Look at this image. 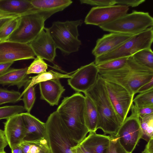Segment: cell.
<instances>
[{"label": "cell", "mask_w": 153, "mask_h": 153, "mask_svg": "<svg viewBox=\"0 0 153 153\" xmlns=\"http://www.w3.org/2000/svg\"><path fill=\"white\" fill-rule=\"evenodd\" d=\"M116 4L129 6L132 7H136L145 1V0H115Z\"/></svg>", "instance_id": "cell-37"}, {"label": "cell", "mask_w": 153, "mask_h": 153, "mask_svg": "<svg viewBox=\"0 0 153 153\" xmlns=\"http://www.w3.org/2000/svg\"><path fill=\"white\" fill-rule=\"evenodd\" d=\"M6 153L5 152H4V153Z\"/></svg>", "instance_id": "cell-47"}, {"label": "cell", "mask_w": 153, "mask_h": 153, "mask_svg": "<svg viewBox=\"0 0 153 153\" xmlns=\"http://www.w3.org/2000/svg\"><path fill=\"white\" fill-rule=\"evenodd\" d=\"M23 153H51L45 137L31 141H24L20 145Z\"/></svg>", "instance_id": "cell-24"}, {"label": "cell", "mask_w": 153, "mask_h": 153, "mask_svg": "<svg viewBox=\"0 0 153 153\" xmlns=\"http://www.w3.org/2000/svg\"><path fill=\"white\" fill-rule=\"evenodd\" d=\"M20 16L13 18L6 23L0 29V41L7 40L16 29L19 22Z\"/></svg>", "instance_id": "cell-31"}, {"label": "cell", "mask_w": 153, "mask_h": 153, "mask_svg": "<svg viewBox=\"0 0 153 153\" xmlns=\"http://www.w3.org/2000/svg\"><path fill=\"white\" fill-rule=\"evenodd\" d=\"M110 138V135L97 134L96 131L89 132L88 135L79 144L90 153H105Z\"/></svg>", "instance_id": "cell-20"}, {"label": "cell", "mask_w": 153, "mask_h": 153, "mask_svg": "<svg viewBox=\"0 0 153 153\" xmlns=\"http://www.w3.org/2000/svg\"><path fill=\"white\" fill-rule=\"evenodd\" d=\"M140 119L141 139L147 142L153 137V114Z\"/></svg>", "instance_id": "cell-27"}, {"label": "cell", "mask_w": 153, "mask_h": 153, "mask_svg": "<svg viewBox=\"0 0 153 153\" xmlns=\"http://www.w3.org/2000/svg\"><path fill=\"white\" fill-rule=\"evenodd\" d=\"M133 102L138 108L153 106V88L139 93L133 99Z\"/></svg>", "instance_id": "cell-28"}, {"label": "cell", "mask_w": 153, "mask_h": 153, "mask_svg": "<svg viewBox=\"0 0 153 153\" xmlns=\"http://www.w3.org/2000/svg\"><path fill=\"white\" fill-rule=\"evenodd\" d=\"M105 81L109 99L122 123L131 110L134 95L117 84Z\"/></svg>", "instance_id": "cell-10"}, {"label": "cell", "mask_w": 153, "mask_h": 153, "mask_svg": "<svg viewBox=\"0 0 153 153\" xmlns=\"http://www.w3.org/2000/svg\"><path fill=\"white\" fill-rule=\"evenodd\" d=\"M21 93L13 90L0 88V105L7 103H15L22 99Z\"/></svg>", "instance_id": "cell-30"}, {"label": "cell", "mask_w": 153, "mask_h": 153, "mask_svg": "<svg viewBox=\"0 0 153 153\" xmlns=\"http://www.w3.org/2000/svg\"><path fill=\"white\" fill-rule=\"evenodd\" d=\"M39 84L40 98L46 101L51 106L57 105L65 90L59 79H52L40 82Z\"/></svg>", "instance_id": "cell-17"}, {"label": "cell", "mask_w": 153, "mask_h": 153, "mask_svg": "<svg viewBox=\"0 0 153 153\" xmlns=\"http://www.w3.org/2000/svg\"><path fill=\"white\" fill-rule=\"evenodd\" d=\"M52 15L35 8L30 13L20 16L18 26L7 40L29 44L40 33L45 27V20Z\"/></svg>", "instance_id": "cell-5"}, {"label": "cell", "mask_w": 153, "mask_h": 153, "mask_svg": "<svg viewBox=\"0 0 153 153\" xmlns=\"http://www.w3.org/2000/svg\"><path fill=\"white\" fill-rule=\"evenodd\" d=\"M45 124V137L51 153H72L71 149L77 145L56 111L51 114Z\"/></svg>", "instance_id": "cell-6"}, {"label": "cell", "mask_w": 153, "mask_h": 153, "mask_svg": "<svg viewBox=\"0 0 153 153\" xmlns=\"http://www.w3.org/2000/svg\"><path fill=\"white\" fill-rule=\"evenodd\" d=\"M83 23L81 20L54 22L48 28L56 48L63 55H68L77 52L81 44L78 39V27Z\"/></svg>", "instance_id": "cell-4"}, {"label": "cell", "mask_w": 153, "mask_h": 153, "mask_svg": "<svg viewBox=\"0 0 153 153\" xmlns=\"http://www.w3.org/2000/svg\"><path fill=\"white\" fill-rule=\"evenodd\" d=\"M42 58L36 56L28 67L27 74L28 75L31 74H40L45 72L48 68V65Z\"/></svg>", "instance_id": "cell-34"}, {"label": "cell", "mask_w": 153, "mask_h": 153, "mask_svg": "<svg viewBox=\"0 0 153 153\" xmlns=\"http://www.w3.org/2000/svg\"><path fill=\"white\" fill-rule=\"evenodd\" d=\"M129 116L127 117L114 136L127 153H132L140 140L141 133L137 108L132 105Z\"/></svg>", "instance_id": "cell-9"}, {"label": "cell", "mask_w": 153, "mask_h": 153, "mask_svg": "<svg viewBox=\"0 0 153 153\" xmlns=\"http://www.w3.org/2000/svg\"><path fill=\"white\" fill-rule=\"evenodd\" d=\"M71 77V75H69V74H63L52 70L46 71L40 73L36 76L29 77L30 79V82L28 85L24 87V89L34 86L36 84L41 82L52 79L70 78Z\"/></svg>", "instance_id": "cell-25"}, {"label": "cell", "mask_w": 153, "mask_h": 153, "mask_svg": "<svg viewBox=\"0 0 153 153\" xmlns=\"http://www.w3.org/2000/svg\"><path fill=\"white\" fill-rule=\"evenodd\" d=\"M35 56L28 44L21 43L7 40L0 41V64L35 59Z\"/></svg>", "instance_id": "cell-12"}, {"label": "cell", "mask_w": 153, "mask_h": 153, "mask_svg": "<svg viewBox=\"0 0 153 153\" xmlns=\"http://www.w3.org/2000/svg\"><path fill=\"white\" fill-rule=\"evenodd\" d=\"M12 153H23L21 145L11 150Z\"/></svg>", "instance_id": "cell-46"}, {"label": "cell", "mask_w": 153, "mask_h": 153, "mask_svg": "<svg viewBox=\"0 0 153 153\" xmlns=\"http://www.w3.org/2000/svg\"><path fill=\"white\" fill-rule=\"evenodd\" d=\"M23 106L14 105L0 107V120L7 119L12 116L25 111Z\"/></svg>", "instance_id": "cell-33"}, {"label": "cell", "mask_w": 153, "mask_h": 153, "mask_svg": "<svg viewBox=\"0 0 153 153\" xmlns=\"http://www.w3.org/2000/svg\"><path fill=\"white\" fill-rule=\"evenodd\" d=\"M8 145L4 131L0 129V153L5 152L4 149Z\"/></svg>", "instance_id": "cell-39"}, {"label": "cell", "mask_w": 153, "mask_h": 153, "mask_svg": "<svg viewBox=\"0 0 153 153\" xmlns=\"http://www.w3.org/2000/svg\"><path fill=\"white\" fill-rule=\"evenodd\" d=\"M128 57L113 59L96 65L99 71H108L121 68L126 64Z\"/></svg>", "instance_id": "cell-29"}, {"label": "cell", "mask_w": 153, "mask_h": 153, "mask_svg": "<svg viewBox=\"0 0 153 153\" xmlns=\"http://www.w3.org/2000/svg\"><path fill=\"white\" fill-rule=\"evenodd\" d=\"M84 93L96 107L98 116L97 130L101 129L105 135L115 136L122 123L109 99L105 80L98 74L95 84Z\"/></svg>", "instance_id": "cell-1"}, {"label": "cell", "mask_w": 153, "mask_h": 153, "mask_svg": "<svg viewBox=\"0 0 153 153\" xmlns=\"http://www.w3.org/2000/svg\"><path fill=\"white\" fill-rule=\"evenodd\" d=\"M13 18H14L10 17L0 19V29L6 23Z\"/></svg>", "instance_id": "cell-45"}, {"label": "cell", "mask_w": 153, "mask_h": 153, "mask_svg": "<svg viewBox=\"0 0 153 153\" xmlns=\"http://www.w3.org/2000/svg\"><path fill=\"white\" fill-rule=\"evenodd\" d=\"M30 1L35 8L52 15L62 11L72 3L71 0H31Z\"/></svg>", "instance_id": "cell-22"}, {"label": "cell", "mask_w": 153, "mask_h": 153, "mask_svg": "<svg viewBox=\"0 0 153 153\" xmlns=\"http://www.w3.org/2000/svg\"><path fill=\"white\" fill-rule=\"evenodd\" d=\"M153 88V78L149 82L141 87L137 91V93H140Z\"/></svg>", "instance_id": "cell-42"}, {"label": "cell", "mask_w": 153, "mask_h": 153, "mask_svg": "<svg viewBox=\"0 0 153 153\" xmlns=\"http://www.w3.org/2000/svg\"><path fill=\"white\" fill-rule=\"evenodd\" d=\"M28 67L17 69L10 68L0 75V85L3 86H16L18 89L28 84L30 79L27 72Z\"/></svg>", "instance_id": "cell-18"}, {"label": "cell", "mask_w": 153, "mask_h": 153, "mask_svg": "<svg viewBox=\"0 0 153 153\" xmlns=\"http://www.w3.org/2000/svg\"><path fill=\"white\" fill-rule=\"evenodd\" d=\"M34 9L29 0H0V11L21 16Z\"/></svg>", "instance_id": "cell-21"}, {"label": "cell", "mask_w": 153, "mask_h": 153, "mask_svg": "<svg viewBox=\"0 0 153 153\" xmlns=\"http://www.w3.org/2000/svg\"><path fill=\"white\" fill-rule=\"evenodd\" d=\"M23 96L22 99L24 103V107L27 112L30 113L36 98L34 86L24 89L21 94V97Z\"/></svg>", "instance_id": "cell-32"}, {"label": "cell", "mask_w": 153, "mask_h": 153, "mask_svg": "<svg viewBox=\"0 0 153 153\" xmlns=\"http://www.w3.org/2000/svg\"><path fill=\"white\" fill-rule=\"evenodd\" d=\"M142 153H153V137L147 142L145 149Z\"/></svg>", "instance_id": "cell-40"}, {"label": "cell", "mask_w": 153, "mask_h": 153, "mask_svg": "<svg viewBox=\"0 0 153 153\" xmlns=\"http://www.w3.org/2000/svg\"><path fill=\"white\" fill-rule=\"evenodd\" d=\"M13 63L0 64V75L3 74L10 68Z\"/></svg>", "instance_id": "cell-43"}, {"label": "cell", "mask_w": 153, "mask_h": 153, "mask_svg": "<svg viewBox=\"0 0 153 153\" xmlns=\"http://www.w3.org/2000/svg\"><path fill=\"white\" fill-rule=\"evenodd\" d=\"M153 18L148 12L133 11L99 27L111 33L134 35L152 27Z\"/></svg>", "instance_id": "cell-8"}, {"label": "cell", "mask_w": 153, "mask_h": 153, "mask_svg": "<svg viewBox=\"0 0 153 153\" xmlns=\"http://www.w3.org/2000/svg\"><path fill=\"white\" fill-rule=\"evenodd\" d=\"M35 54L52 62L56 56V47L49 32L44 27L36 37L29 44Z\"/></svg>", "instance_id": "cell-14"}, {"label": "cell", "mask_w": 153, "mask_h": 153, "mask_svg": "<svg viewBox=\"0 0 153 153\" xmlns=\"http://www.w3.org/2000/svg\"><path fill=\"white\" fill-rule=\"evenodd\" d=\"M99 74L105 80L117 84L134 95L141 87L153 78V70L140 65L131 56L121 68L111 71H99Z\"/></svg>", "instance_id": "cell-3"}, {"label": "cell", "mask_w": 153, "mask_h": 153, "mask_svg": "<svg viewBox=\"0 0 153 153\" xmlns=\"http://www.w3.org/2000/svg\"><path fill=\"white\" fill-rule=\"evenodd\" d=\"M85 95L84 119L85 124L89 132L96 131L98 120L97 110L92 100L87 95Z\"/></svg>", "instance_id": "cell-23"}, {"label": "cell", "mask_w": 153, "mask_h": 153, "mask_svg": "<svg viewBox=\"0 0 153 153\" xmlns=\"http://www.w3.org/2000/svg\"><path fill=\"white\" fill-rule=\"evenodd\" d=\"M18 16H20L13 14L7 13L0 11V19L10 17L15 18Z\"/></svg>", "instance_id": "cell-44"}, {"label": "cell", "mask_w": 153, "mask_h": 153, "mask_svg": "<svg viewBox=\"0 0 153 153\" xmlns=\"http://www.w3.org/2000/svg\"><path fill=\"white\" fill-rule=\"evenodd\" d=\"M110 136V141L105 153H127L114 136Z\"/></svg>", "instance_id": "cell-35"}, {"label": "cell", "mask_w": 153, "mask_h": 153, "mask_svg": "<svg viewBox=\"0 0 153 153\" xmlns=\"http://www.w3.org/2000/svg\"><path fill=\"white\" fill-rule=\"evenodd\" d=\"M134 35L111 33L97 39L92 51L95 57L110 52L130 38Z\"/></svg>", "instance_id": "cell-16"}, {"label": "cell", "mask_w": 153, "mask_h": 153, "mask_svg": "<svg viewBox=\"0 0 153 153\" xmlns=\"http://www.w3.org/2000/svg\"><path fill=\"white\" fill-rule=\"evenodd\" d=\"M85 105V97L77 92L64 97L56 111L77 145L89 132L84 121Z\"/></svg>", "instance_id": "cell-2"}, {"label": "cell", "mask_w": 153, "mask_h": 153, "mask_svg": "<svg viewBox=\"0 0 153 153\" xmlns=\"http://www.w3.org/2000/svg\"><path fill=\"white\" fill-rule=\"evenodd\" d=\"M4 123V133L12 150L24 141L26 133L25 126L21 113L7 119Z\"/></svg>", "instance_id": "cell-15"}, {"label": "cell", "mask_w": 153, "mask_h": 153, "mask_svg": "<svg viewBox=\"0 0 153 153\" xmlns=\"http://www.w3.org/2000/svg\"><path fill=\"white\" fill-rule=\"evenodd\" d=\"M81 4H86L97 7L112 6L116 4L115 0H80Z\"/></svg>", "instance_id": "cell-36"}, {"label": "cell", "mask_w": 153, "mask_h": 153, "mask_svg": "<svg viewBox=\"0 0 153 153\" xmlns=\"http://www.w3.org/2000/svg\"><path fill=\"white\" fill-rule=\"evenodd\" d=\"M72 153H90L82 146L77 145L71 149Z\"/></svg>", "instance_id": "cell-41"}, {"label": "cell", "mask_w": 153, "mask_h": 153, "mask_svg": "<svg viewBox=\"0 0 153 153\" xmlns=\"http://www.w3.org/2000/svg\"><path fill=\"white\" fill-rule=\"evenodd\" d=\"M99 70L94 62L81 66L71 75L68 84L77 92L84 93L95 83Z\"/></svg>", "instance_id": "cell-13"}, {"label": "cell", "mask_w": 153, "mask_h": 153, "mask_svg": "<svg viewBox=\"0 0 153 153\" xmlns=\"http://www.w3.org/2000/svg\"><path fill=\"white\" fill-rule=\"evenodd\" d=\"M26 130L24 141H31L45 136L46 124L27 112L21 113Z\"/></svg>", "instance_id": "cell-19"}, {"label": "cell", "mask_w": 153, "mask_h": 153, "mask_svg": "<svg viewBox=\"0 0 153 153\" xmlns=\"http://www.w3.org/2000/svg\"><path fill=\"white\" fill-rule=\"evenodd\" d=\"M153 41L151 27L134 35L112 51L95 57L94 62L97 65L113 59L130 57L141 50L151 48Z\"/></svg>", "instance_id": "cell-7"}, {"label": "cell", "mask_w": 153, "mask_h": 153, "mask_svg": "<svg viewBox=\"0 0 153 153\" xmlns=\"http://www.w3.org/2000/svg\"><path fill=\"white\" fill-rule=\"evenodd\" d=\"M137 108L140 118H141L153 114V106Z\"/></svg>", "instance_id": "cell-38"}, {"label": "cell", "mask_w": 153, "mask_h": 153, "mask_svg": "<svg viewBox=\"0 0 153 153\" xmlns=\"http://www.w3.org/2000/svg\"><path fill=\"white\" fill-rule=\"evenodd\" d=\"M128 7L114 5L105 7H95L91 8L84 20L86 25L99 27L112 22L127 14Z\"/></svg>", "instance_id": "cell-11"}, {"label": "cell", "mask_w": 153, "mask_h": 153, "mask_svg": "<svg viewBox=\"0 0 153 153\" xmlns=\"http://www.w3.org/2000/svg\"><path fill=\"white\" fill-rule=\"evenodd\" d=\"M139 64L153 70V52L151 48L141 50L132 56Z\"/></svg>", "instance_id": "cell-26"}]
</instances>
